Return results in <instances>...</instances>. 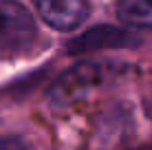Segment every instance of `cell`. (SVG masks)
Segmentation results:
<instances>
[{
	"mask_svg": "<svg viewBox=\"0 0 152 150\" xmlns=\"http://www.w3.org/2000/svg\"><path fill=\"white\" fill-rule=\"evenodd\" d=\"M145 106H148V110H150V115H152V89H150L148 95H145Z\"/></svg>",
	"mask_w": 152,
	"mask_h": 150,
	"instance_id": "obj_6",
	"label": "cell"
},
{
	"mask_svg": "<svg viewBox=\"0 0 152 150\" xmlns=\"http://www.w3.org/2000/svg\"><path fill=\"white\" fill-rule=\"evenodd\" d=\"M117 13L130 27L152 29V0H119Z\"/></svg>",
	"mask_w": 152,
	"mask_h": 150,
	"instance_id": "obj_4",
	"label": "cell"
},
{
	"mask_svg": "<svg viewBox=\"0 0 152 150\" xmlns=\"http://www.w3.org/2000/svg\"><path fill=\"white\" fill-rule=\"evenodd\" d=\"M0 150H31V146L20 137H0Z\"/></svg>",
	"mask_w": 152,
	"mask_h": 150,
	"instance_id": "obj_5",
	"label": "cell"
},
{
	"mask_svg": "<svg viewBox=\"0 0 152 150\" xmlns=\"http://www.w3.org/2000/svg\"><path fill=\"white\" fill-rule=\"evenodd\" d=\"M35 22L15 0H0V58H15L35 44Z\"/></svg>",
	"mask_w": 152,
	"mask_h": 150,
	"instance_id": "obj_1",
	"label": "cell"
},
{
	"mask_svg": "<svg viewBox=\"0 0 152 150\" xmlns=\"http://www.w3.org/2000/svg\"><path fill=\"white\" fill-rule=\"evenodd\" d=\"M40 18L57 31H73L86 20L88 0H33Z\"/></svg>",
	"mask_w": 152,
	"mask_h": 150,
	"instance_id": "obj_2",
	"label": "cell"
},
{
	"mask_svg": "<svg viewBox=\"0 0 152 150\" xmlns=\"http://www.w3.org/2000/svg\"><path fill=\"white\" fill-rule=\"evenodd\" d=\"M139 150H152V146H148V148H139Z\"/></svg>",
	"mask_w": 152,
	"mask_h": 150,
	"instance_id": "obj_7",
	"label": "cell"
},
{
	"mask_svg": "<svg viewBox=\"0 0 152 150\" xmlns=\"http://www.w3.org/2000/svg\"><path fill=\"white\" fill-rule=\"evenodd\" d=\"M132 38L130 33H126L124 29L117 27H95L91 31H86L84 35H80L77 40H73V44L69 46L71 53L80 55V53H88V51H97V49H106V46H124L128 44Z\"/></svg>",
	"mask_w": 152,
	"mask_h": 150,
	"instance_id": "obj_3",
	"label": "cell"
}]
</instances>
